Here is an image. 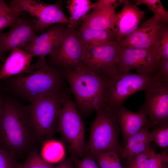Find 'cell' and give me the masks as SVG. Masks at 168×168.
Segmentation results:
<instances>
[{
	"label": "cell",
	"instance_id": "6da1fadb",
	"mask_svg": "<svg viewBox=\"0 0 168 168\" xmlns=\"http://www.w3.org/2000/svg\"><path fill=\"white\" fill-rule=\"evenodd\" d=\"M0 122V149L17 160L37 152L38 141L33 130L27 106L15 97H2Z\"/></svg>",
	"mask_w": 168,
	"mask_h": 168
},
{
	"label": "cell",
	"instance_id": "7a4b0ae2",
	"mask_svg": "<svg viewBox=\"0 0 168 168\" xmlns=\"http://www.w3.org/2000/svg\"><path fill=\"white\" fill-rule=\"evenodd\" d=\"M4 89L11 95L32 103L38 98L67 89L61 73L40 58L23 72L4 80Z\"/></svg>",
	"mask_w": 168,
	"mask_h": 168
},
{
	"label": "cell",
	"instance_id": "3957f363",
	"mask_svg": "<svg viewBox=\"0 0 168 168\" xmlns=\"http://www.w3.org/2000/svg\"><path fill=\"white\" fill-rule=\"evenodd\" d=\"M81 113L86 115L106 105L105 79L84 66L62 73Z\"/></svg>",
	"mask_w": 168,
	"mask_h": 168
},
{
	"label": "cell",
	"instance_id": "277c9868",
	"mask_svg": "<svg viewBox=\"0 0 168 168\" xmlns=\"http://www.w3.org/2000/svg\"><path fill=\"white\" fill-rule=\"evenodd\" d=\"M68 89L40 97L27 106L39 142L52 139L57 132L59 114Z\"/></svg>",
	"mask_w": 168,
	"mask_h": 168
},
{
	"label": "cell",
	"instance_id": "5b68a950",
	"mask_svg": "<svg viewBox=\"0 0 168 168\" xmlns=\"http://www.w3.org/2000/svg\"><path fill=\"white\" fill-rule=\"evenodd\" d=\"M96 111V116L91 124L86 144V152L93 155L112 151L120 157L122 148L119 141L120 129L114 110L105 105Z\"/></svg>",
	"mask_w": 168,
	"mask_h": 168
},
{
	"label": "cell",
	"instance_id": "8992f818",
	"mask_svg": "<svg viewBox=\"0 0 168 168\" xmlns=\"http://www.w3.org/2000/svg\"><path fill=\"white\" fill-rule=\"evenodd\" d=\"M69 145L74 157L83 158L86 152L85 129L81 115L68 90L60 110L57 128Z\"/></svg>",
	"mask_w": 168,
	"mask_h": 168
},
{
	"label": "cell",
	"instance_id": "52a82bcc",
	"mask_svg": "<svg viewBox=\"0 0 168 168\" xmlns=\"http://www.w3.org/2000/svg\"><path fill=\"white\" fill-rule=\"evenodd\" d=\"M156 75L155 73L144 74L117 71L105 79L106 105L114 109L123 105L132 95L145 91Z\"/></svg>",
	"mask_w": 168,
	"mask_h": 168
},
{
	"label": "cell",
	"instance_id": "ba28073f",
	"mask_svg": "<svg viewBox=\"0 0 168 168\" xmlns=\"http://www.w3.org/2000/svg\"><path fill=\"white\" fill-rule=\"evenodd\" d=\"M84 46L75 29H65L49 54L51 62L62 74L68 71L84 66Z\"/></svg>",
	"mask_w": 168,
	"mask_h": 168
},
{
	"label": "cell",
	"instance_id": "9c48e42d",
	"mask_svg": "<svg viewBox=\"0 0 168 168\" xmlns=\"http://www.w3.org/2000/svg\"><path fill=\"white\" fill-rule=\"evenodd\" d=\"M139 109L147 115L150 128L168 122V83L157 75L145 90L144 100Z\"/></svg>",
	"mask_w": 168,
	"mask_h": 168
},
{
	"label": "cell",
	"instance_id": "30bf717a",
	"mask_svg": "<svg viewBox=\"0 0 168 168\" xmlns=\"http://www.w3.org/2000/svg\"><path fill=\"white\" fill-rule=\"evenodd\" d=\"M121 48L120 42L116 41L96 47H84V66L104 79L109 77L117 71L116 64Z\"/></svg>",
	"mask_w": 168,
	"mask_h": 168
},
{
	"label": "cell",
	"instance_id": "8fae6325",
	"mask_svg": "<svg viewBox=\"0 0 168 168\" xmlns=\"http://www.w3.org/2000/svg\"><path fill=\"white\" fill-rule=\"evenodd\" d=\"M159 62L156 48L121 47L116 66L119 72L134 69L139 73L152 74L155 73Z\"/></svg>",
	"mask_w": 168,
	"mask_h": 168
},
{
	"label": "cell",
	"instance_id": "7c38bea8",
	"mask_svg": "<svg viewBox=\"0 0 168 168\" xmlns=\"http://www.w3.org/2000/svg\"><path fill=\"white\" fill-rule=\"evenodd\" d=\"M11 7H19L28 12L33 18L36 31L41 30L55 23L68 24L69 19L63 13L61 2L53 4L37 0H14Z\"/></svg>",
	"mask_w": 168,
	"mask_h": 168
},
{
	"label": "cell",
	"instance_id": "4fadbf2b",
	"mask_svg": "<svg viewBox=\"0 0 168 168\" xmlns=\"http://www.w3.org/2000/svg\"><path fill=\"white\" fill-rule=\"evenodd\" d=\"M123 4L122 9L116 13L110 29L116 41L120 42L137 28L145 13L128 0H125Z\"/></svg>",
	"mask_w": 168,
	"mask_h": 168
},
{
	"label": "cell",
	"instance_id": "5bb4252c",
	"mask_svg": "<svg viewBox=\"0 0 168 168\" xmlns=\"http://www.w3.org/2000/svg\"><path fill=\"white\" fill-rule=\"evenodd\" d=\"M164 23L154 15L125 37L120 42L121 47L156 48L158 34Z\"/></svg>",
	"mask_w": 168,
	"mask_h": 168
},
{
	"label": "cell",
	"instance_id": "9a60e30c",
	"mask_svg": "<svg viewBox=\"0 0 168 168\" xmlns=\"http://www.w3.org/2000/svg\"><path fill=\"white\" fill-rule=\"evenodd\" d=\"M125 0H99L95 3L92 11L82 21L80 28L96 30L110 29L115 15V9Z\"/></svg>",
	"mask_w": 168,
	"mask_h": 168
},
{
	"label": "cell",
	"instance_id": "2e32d148",
	"mask_svg": "<svg viewBox=\"0 0 168 168\" xmlns=\"http://www.w3.org/2000/svg\"><path fill=\"white\" fill-rule=\"evenodd\" d=\"M113 109L122 133V143L124 146L129 138L141 128L147 125L150 126L147 115L141 110L133 112L127 109L123 105Z\"/></svg>",
	"mask_w": 168,
	"mask_h": 168
},
{
	"label": "cell",
	"instance_id": "e0dca14e",
	"mask_svg": "<svg viewBox=\"0 0 168 168\" xmlns=\"http://www.w3.org/2000/svg\"><path fill=\"white\" fill-rule=\"evenodd\" d=\"M36 32L34 25L19 18L10 30L2 33L4 53L32 42L37 36Z\"/></svg>",
	"mask_w": 168,
	"mask_h": 168
},
{
	"label": "cell",
	"instance_id": "ac0fdd59",
	"mask_svg": "<svg viewBox=\"0 0 168 168\" xmlns=\"http://www.w3.org/2000/svg\"><path fill=\"white\" fill-rule=\"evenodd\" d=\"M11 53L0 70V80L18 75L27 69L33 57L20 48L11 51Z\"/></svg>",
	"mask_w": 168,
	"mask_h": 168
},
{
	"label": "cell",
	"instance_id": "d6986e66",
	"mask_svg": "<svg viewBox=\"0 0 168 168\" xmlns=\"http://www.w3.org/2000/svg\"><path fill=\"white\" fill-rule=\"evenodd\" d=\"M150 128L149 125L145 126L130 138L125 147L122 148L120 157L128 161L149 150L152 141Z\"/></svg>",
	"mask_w": 168,
	"mask_h": 168
},
{
	"label": "cell",
	"instance_id": "ffe728a7",
	"mask_svg": "<svg viewBox=\"0 0 168 168\" xmlns=\"http://www.w3.org/2000/svg\"><path fill=\"white\" fill-rule=\"evenodd\" d=\"M78 32L81 40L86 48L99 46L116 41L110 29L96 30L80 28Z\"/></svg>",
	"mask_w": 168,
	"mask_h": 168
},
{
	"label": "cell",
	"instance_id": "44dd1931",
	"mask_svg": "<svg viewBox=\"0 0 168 168\" xmlns=\"http://www.w3.org/2000/svg\"><path fill=\"white\" fill-rule=\"evenodd\" d=\"M67 3V7L70 15L68 26L73 29L84 19L88 12L95 6V3L89 0H69Z\"/></svg>",
	"mask_w": 168,
	"mask_h": 168
},
{
	"label": "cell",
	"instance_id": "7402d4cb",
	"mask_svg": "<svg viewBox=\"0 0 168 168\" xmlns=\"http://www.w3.org/2000/svg\"><path fill=\"white\" fill-rule=\"evenodd\" d=\"M41 154L46 161L54 163L63 161L65 157V151L61 142L52 139L43 144Z\"/></svg>",
	"mask_w": 168,
	"mask_h": 168
},
{
	"label": "cell",
	"instance_id": "603a6c76",
	"mask_svg": "<svg viewBox=\"0 0 168 168\" xmlns=\"http://www.w3.org/2000/svg\"><path fill=\"white\" fill-rule=\"evenodd\" d=\"M60 36L40 44H34L30 43H27L20 48L28 53L33 57H44L46 55L49 54L54 49Z\"/></svg>",
	"mask_w": 168,
	"mask_h": 168
},
{
	"label": "cell",
	"instance_id": "cb8c5ba5",
	"mask_svg": "<svg viewBox=\"0 0 168 168\" xmlns=\"http://www.w3.org/2000/svg\"><path fill=\"white\" fill-rule=\"evenodd\" d=\"M93 155L99 168H125L120 163L119 156L114 152H105L96 153Z\"/></svg>",
	"mask_w": 168,
	"mask_h": 168
},
{
	"label": "cell",
	"instance_id": "d4e9b609",
	"mask_svg": "<svg viewBox=\"0 0 168 168\" xmlns=\"http://www.w3.org/2000/svg\"><path fill=\"white\" fill-rule=\"evenodd\" d=\"M134 1L137 6H146L160 20L166 23L168 22V12L164 8L160 0H136Z\"/></svg>",
	"mask_w": 168,
	"mask_h": 168
},
{
	"label": "cell",
	"instance_id": "484cf974",
	"mask_svg": "<svg viewBox=\"0 0 168 168\" xmlns=\"http://www.w3.org/2000/svg\"><path fill=\"white\" fill-rule=\"evenodd\" d=\"M164 23L160 28L156 43L159 60H168V29Z\"/></svg>",
	"mask_w": 168,
	"mask_h": 168
},
{
	"label": "cell",
	"instance_id": "4316f807",
	"mask_svg": "<svg viewBox=\"0 0 168 168\" xmlns=\"http://www.w3.org/2000/svg\"><path fill=\"white\" fill-rule=\"evenodd\" d=\"M150 133L152 141L161 147H168V122L155 127Z\"/></svg>",
	"mask_w": 168,
	"mask_h": 168
},
{
	"label": "cell",
	"instance_id": "83f0119b",
	"mask_svg": "<svg viewBox=\"0 0 168 168\" xmlns=\"http://www.w3.org/2000/svg\"><path fill=\"white\" fill-rule=\"evenodd\" d=\"M22 166L24 168H54V167L36 152L30 153Z\"/></svg>",
	"mask_w": 168,
	"mask_h": 168
},
{
	"label": "cell",
	"instance_id": "f1b7e54d",
	"mask_svg": "<svg viewBox=\"0 0 168 168\" xmlns=\"http://www.w3.org/2000/svg\"><path fill=\"white\" fill-rule=\"evenodd\" d=\"M65 29L60 26L53 27L45 33L37 36L30 43L34 44L44 43L60 37L63 33Z\"/></svg>",
	"mask_w": 168,
	"mask_h": 168
},
{
	"label": "cell",
	"instance_id": "f546056e",
	"mask_svg": "<svg viewBox=\"0 0 168 168\" xmlns=\"http://www.w3.org/2000/svg\"><path fill=\"white\" fill-rule=\"evenodd\" d=\"M148 168H168L167 151L157 153L152 149Z\"/></svg>",
	"mask_w": 168,
	"mask_h": 168
},
{
	"label": "cell",
	"instance_id": "4dcf8cb0",
	"mask_svg": "<svg viewBox=\"0 0 168 168\" xmlns=\"http://www.w3.org/2000/svg\"><path fill=\"white\" fill-rule=\"evenodd\" d=\"M152 149L142 153L132 159L127 161L125 168H148Z\"/></svg>",
	"mask_w": 168,
	"mask_h": 168
},
{
	"label": "cell",
	"instance_id": "1f68e13d",
	"mask_svg": "<svg viewBox=\"0 0 168 168\" xmlns=\"http://www.w3.org/2000/svg\"><path fill=\"white\" fill-rule=\"evenodd\" d=\"M21 12L13 11L0 14V31L7 27H12L19 18Z\"/></svg>",
	"mask_w": 168,
	"mask_h": 168
},
{
	"label": "cell",
	"instance_id": "d6a6232c",
	"mask_svg": "<svg viewBox=\"0 0 168 168\" xmlns=\"http://www.w3.org/2000/svg\"><path fill=\"white\" fill-rule=\"evenodd\" d=\"M19 164L14 156L0 149V168H18Z\"/></svg>",
	"mask_w": 168,
	"mask_h": 168
},
{
	"label": "cell",
	"instance_id": "836d02e7",
	"mask_svg": "<svg viewBox=\"0 0 168 168\" xmlns=\"http://www.w3.org/2000/svg\"><path fill=\"white\" fill-rule=\"evenodd\" d=\"M77 168H99L94 156L91 154L80 160L74 157Z\"/></svg>",
	"mask_w": 168,
	"mask_h": 168
},
{
	"label": "cell",
	"instance_id": "e575fe53",
	"mask_svg": "<svg viewBox=\"0 0 168 168\" xmlns=\"http://www.w3.org/2000/svg\"><path fill=\"white\" fill-rule=\"evenodd\" d=\"M155 73L161 80L168 83V60H159Z\"/></svg>",
	"mask_w": 168,
	"mask_h": 168
},
{
	"label": "cell",
	"instance_id": "d590c367",
	"mask_svg": "<svg viewBox=\"0 0 168 168\" xmlns=\"http://www.w3.org/2000/svg\"><path fill=\"white\" fill-rule=\"evenodd\" d=\"M13 11H22L17 7H12L7 5L5 2L3 0H0V14L5 12Z\"/></svg>",
	"mask_w": 168,
	"mask_h": 168
},
{
	"label": "cell",
	"instance_id": "8d00e7d4",
	"mask_svg": "<svg viewBox=\"0 0 168 168\" xmlns=\"http://www.w3.org/2000/svg\"><path fill=\"white\" fill-rule=\"evenodd\" d=\"M54 168H74L71 162L68 160L62 161Z\"/></svg>",
	"mask_w": 168,
	"mask_h": 168
},
{
	"label": "cell",
	"instance_id": "74e56055",
	"mask_svg": "<svg viewBox=\"0 0 168 168\" xmlns=\"http://www.w3.org/2000/svg\"><path fill=\"white\" fill-rule=\"evenodd\" d=\"M4 53L2 48V33H0V61H4Z\"/></svg>",
	"mask_w": 168,
	"mask_h": 168
},
{
	"label": "cell",
	"instance_id": "f35d334b",
	"mask_svg": "<svg viewBox=\"0 0 168 168\" xmlns=\"http://www.w3.org/2000/svg\"><path fill=\"white\" fill-rule=\"evenodd\" d=\"M1 85L0 83V122L1 120L2 112V107H3V100L2 97L1 96Z\"/></svg>",
	"mask_w": 168,
	"mask_h": 168
},
{
	"label": "cell",
	"instance_id": "ab89813d",
	"mask_svg": "<svg viewBox=\"0 0 168 168\" xmlns=\"http://www.w3.org/2000/svg\"><path fill=\"white\" fill-rule=\"evenodd\" d=\"M18 168H24L22 165L19 164L18 165Z\"/></svg>",
	"mask_w": 168,
	"mask_h": 168
},
{
	"label": "cell",
	"instance_id": "60d3db41",
	"mask_svg": "<svg viewBox=\"0 0 168 168\" xmlns=\"http://www.w3.org/2000/svg\"></svg>",
	"mask_w": 168,
	"mask_h": 168
}]
</instances>
